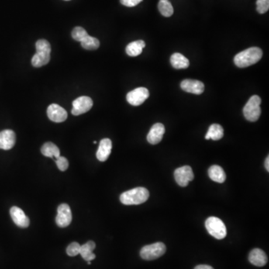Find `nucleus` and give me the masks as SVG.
Instances as JSON below:
<instances>
[{"label": "nucleus", "instance_id": "1", "mask_svg": "<svg viewBox=\"0 0 269 269\" xmlns=\"http://www.w3.org/2000/svg\"><path fill=\"white\" fill-rule=\"evenodd\" d=\"M263 51L259 47H250L238 53L234 57V63L238 67L245 68L260 62Z\"/></svg>", "mask_w": 269, "mask_h": 269}, {"label": "nucleus", "instance_id": "2", "mask_svg": "<svg viewBox=\"0 0 269 269\" xmlns=\"http://www.w3.org/2000/svg\"><path fill=\"white\" fill-rule=\"evenodd\" d=\"M150 193L144 187H138L125 191L120 197V201L124 205H139L148 200Z\"/></svg>", "mask_w": 269, "mask_h": 269}, {"label": "nucleus", "instance_id": "3", "mask_svg": "<svg viewBox=\"0 0 269 269\" xmlns=\"http://www.w3.org/2000/svg\"><path fill=\"white\" fill-rule=\"evenodd\" d=\"M261 98L259 96L253 95L248 101L243 108V114L246 120L250 122H255L261 115Z\"/></svg>", "mask_w": 269, "mask_h": 269}, {"label": "nucleus", "instance_id": "4", "mask_svg": "<svg viewBox=\"0 0 269 269\" xmlns=\"http://www.w3.org/2000/svg\"><path fill=\"white\" fill-rule=\"evenodd\" d=\"M205 226L209 234L215 239H223L226 237V226L220 218L209 217L206 221Z\"/></svg>", "mask_w": 269, "mask_h": 269}, {"label": "nucleus", "instance_id": "5", "mask_svg": "<svg viewBox=\"0 0 269 269\" xmlns=\"http://www.w3.org/2000/svg\"><path fill=\"white\" fill-rule=\"evenodd\" d=\"M166 251V247L163 242L149 245L142 248L140 251V256L143 260H154L160 258Z\"/></svg>", "mask_w": 269, "mask_h": 269}, {"label": "nucleus", "instance_id": "6", "mask_svg": "<svg viewBox=\"0 0 269 269\" xmlns=\"http://www.w3.org/2000/svg\"><path fill=\"white\" fill-rule=\"evenodd\" d=\"M149 96H150V93H149L148 90L146 88L141 87V88H136L128 93L126 95V101L133 106H139L145 103V101L148 98Z\"/></svg>", "mask_w": 269, "mask_h": 269}, {"label": "nucleus", "instance_id": "7", "mask_svg": "<svg viewBox=\"0 0 269 269\" xmlns=\"http://www.w3.org/2000/svg\"><path fill=\"white\" fill-rule=\"evenodd\" d=\"M93 106V101L91 97L87 96H83L76 99L73 102V108L71 110V113L73 115L78 116L86 113Z\"/></svg>", "mask_w": 269, "mask_h": 269}, {"label": "nucleus", "instance_id": "8", "mask_svg": "<svg viewBox=\"0 0 269 269\" xmlns=\"http://www.w3.org/2000/svg\"><path fill=\"white\" fill-rule=\"evenodd\" d=\"M194 173L190 166H183L176 169L174 178L180 186L186 187L190 182L194 180Z\"/></svg>", "mask_w": 269, "mask_h": 269}, {"label": "nucleus", "instance_id": "9", "mask_svg": "<svg viewBox=\"0 0 269 269\" xmlns=\"http://www.w3.org/2000/svg\"><path fill=\"white\" fill-rule=\"evenodd\" d=\"M72 222V212L70 207L67 204H61L58 207L57 216L56 222L59 228H66Z\"/></svg>", "mask_w": 269, "mask_h": 269}, {"label": "nucleus", "instance_id": "10", "mask_svg": "<svg viewBox=\"0 0 269 269\" xmlns=\"http://www.w3.org/2000/svg\"><path fill=\"white\" fill-rule=\"evenodd\" d=\"M47 116L53 122L62 123L67 118V112L58 104H51L47 108Z\"/></svg>", "mask_w": 269, "mask_h": 269}, {"label": "nucleus", "instance_id": "11", "mask_svg": "<svg viewBox=\"0 0 269 269\" xmlns=\"http://www.w3.org/2000/svg\"><path fill=\"white\" fill-rule=\"evenodd\" d=\"M180 87L186 92L197 95L203 94L205 90V86L202 82L194 80H183L180 84Z\"/></svg>", "mask_w": 269, "mask_h": 269}, {"label": "nucleus", "instance_id": "12", "mask_svg": "<svg viewBox=\"0 0 269 269\" xmlns=\"http://www.w3.org/2000/svg\"><path fill=\"white\" fill-rule=\"evenodd\" d=\"M16 142V135L14 131L11 129L0 132V149L8 150L13 148Z\"/></svg>", "mask_w": 269, "mask_h": 269}, {"label": "nucleus", "instance_id": "13", "mask_svg": "<svg viewBox=\"0 0 269 269\" xmlns=\"http://www.w3.org/2000/svg\"><path fill=\"white\" fill-rule=\"evenodd\" d=\"M165 132H166V128L163 124H155L146 136V139L151 145H157L163 140Z\"/></svg>", "mask_w": 269, "mask_h": 269}, {"label": "nucleus", "instance_id": "14", "mask_svg": "<svg viewBox=\"0 0 269 269\" xmlns=\"http://www.w3.org/2000/svg\"><path fill=\"white\" fill-rule=\"evenodd\" d=\"M10 214L15 225H18L20 228H26L29 226L30 222L29 218L19 207H11Z\"/></svg>", "mask_w": 269, "mask_h": 269}, {"label": "nucleus", "instance_id": "15", "mask_svg": "<svg viewBox=\"0 0 269 269\" xmlns=\"http://www.w3.org/2000/svg\"><path fill=\"white\" fill-rule=\"evenodd\" d=\"M112 143L109 139H103L100 142L99 147L97 151V160L105 162L109 157L112 152Z\"/></svg>", "mask_w": 269, "mask_h": 269}, {"label": "nucleus", "instance_id": "16", "mask_svg": "<svg viewBox=\"0 0 269 269\" xmlns=\"http://www.w3.org/2000/svg\"><path fill=\"white\" fill-rule=\"evenodd\" d=\"M249 261L253 266L263 267L268 263L267 255L261 249L255 248L250 251L248 257Z\"/></svg>", "mask_w": 269, "mask_h": 269}, {"label": "nucleus", "instance_id": "17", "mask_svg": "<svg viewBox=\"0 0 269 269\" xmlns=\"http://www.w3.org/2000/svg\"><path fill=\"white\" fill-rule=\"evenodd\" d=\"M170 62L172 67L177 70L186 69L189 67V61L181 53H174L172 56H170Z\"/></svg>", "mask_w": 269, "mask_h": 269}, {"label": "nucleus", "instance_id": "18", "mask_svg": "<svg viewBox=\"0 0 269 269\" xmlns=\"http://www.w3.org/2000/svg\"><path fill=\"white\" fill-rule=\"evenodd\" d=\"M96 248V244L93 241H89L80 248V254L85 261H92L95 259L96 255L93 253Z\"/></svg>", "mask_w": 269, "mask_h": 269}, {"label": "nucleus", "instance_id": "19", "mask_svg": "<svg viewBox=\"0 0 269 269\" xmlns=\"http://www.w3.org/2000/svg\"><path fill=\"white\" fill-rule=\"evenodd\" d=\"M145 46H146V43L142 40L131 42L126 46V54L131 56V57H136V56L142 54L143 49Z\"/></svg>", "mask_w": 269, "mask_h": 269}, {"label": "nucleus", "instance_id": "20", "mask_svg": "<svg viewBox=\"0 0 269 269\" xmlns=\"http://www.w3.org/2000/svg\"><path fill=\"white\" fill-rule=\"evenodd\" d=\"M50 53L46 52L36 51L32 59V64L35 67H41L50 62Z\"/></svg>", "mask_w": 269, "mask_h": 269}, {"label": "nucleus", "instance_id": "21", "mask_svg": "<svg viewBox=\"0 0 269 269\" xmlns=\"http://www.w3.org/2000/svg\"><path fill=\"white\" fill-rule=\"evenodd\" d=\"M209 178L218 183H223L226 180V174L222 167L218 166H211L208 170Z\"/></svg>", "mask_w": 269, "mask_h": 269}, {"label": "nucleus", "instance_id": "22", "mask_svg": "<svg viewBox=\"0 0 269 269\" xmlns=\"http://www.w3.org/2000/svg\"><path fill=\"white\" fill-rule=\"evenodd\" d=\"M224 136V129L221 125L212 124L209 126V130L206 135L207 140L212 139L213 141H218L222 139Z\"/></svg>", "mask_w": 269, "mask_h": 269}, {"label": "nucleus", "instance_id": "23", "mask_svg": "<svg viewBox=\"0 0 269 269\" xmlns=\"http://www.w3.org/2000/svg\"><path fill=\"white\" fill-rule=\"evenodd\" d=\"M42 154L46 157L58 158L60 156V150L55 144L46 142L41 147Z\"/></svg>", "mask_w": 269, "mask_h": 269}, {"label": "nucleus", "instance_id": "24", "mask_svg": "<svg viewBox=\"0 0 269 269\" xmlns=\"http://www.w3.org/2000/svg\"><path fill=\"white\" fill-rule=\"evenodd\" d=\"M80 43L84 50H97L100 46L99 40L94 37L90 36V35L85 37Z\"/></svg>", "mask_w": 269, "mask_h": 269}, {"label": "nucleus", "instance_id": "25", "mask_svg": "<svg viewBox=\"0 0 269 269\" xmlns=\"http://www.w3.org/2000/svg\"><path fill=\"white\" fill-rule=\"evenodd\" d=\"M158 8L161 15L166 18H170L174 14V8L169 1H160Z\"/></svg>", "mask_w": 269, "mask_h": 269}, {"label": "nucleus", "instance_id": "26", "mask_svg": "<svg viewBox=\"0 0 269 269\" xmlns=\"http://www.w3.org/2000/svg\"><path fill=\"white\" fill-rule=\"evenodd\" d=\"M72 38L77 41L81 42L85 37L88 36V32H86L85 29H83V27L80 26H77V27L74 28L72 31Z\"/></svg>", "mask_w": 269, "mask_h": 269}, {"label": "nucleus", "instance_id": "27", "mask_svg": "<svg viewBox=\"0 0 269 269\" xmlns=\"http://www.w3.org/2000/svg\"><path fill=\"white\" fill-rule=\"evenodd\" d=\"M35 46H36V51L51 53V46H50V43L46 40L41 39V40L38 41L35 43Z\"/></svg>", "mask_w": 269, "mask_h": 269}, {"label": "nucleus", "instance_id": "28", "mask_svg": "<svg viewBox=\"0 0 269 269\" xmlns=\"http://www.w3.org/2000/svg\"><path fill=\"white\" fill-rule=\"evenodd\" d=\"M80 248H81V246L80 244L77 242H72L67 246V250H66L67 254L70 256H75L80 254Z\"/></svg>", "mask_w": 269, "mask_h": 269}, {"label": "nucleus", "instance_id": "29", "mask_svg": "<svg viewBox=\"0 0 269 269\" xmlns=\"http://www.w3.org/2000/svg\"><path fill=\"white\" fill-rule=\"evenodd\" d=\"M269 9V0H257L256 1V10L258 13L265 14Z\"/></svg>", "mask_w": 269, "mask_h": 269}, {"label": "nucleus", "instance_id": "30", "mask_svg": "<svg viewBox=\"0 0 269 269\" xmlns=\"http://www.w3.org/2000/svg\"><path fill=\"white\" fill-rule=\"evenodd\" d=\"M56 163L57 165L59 170L62 171H64L68 168L69 163L68 160L64 156H59L56 159Z\"/></svg>", "mask_w": 269, "mask_h": 269}, {"label": "nucleus", "instance_id": "31", "mask_svg": "<svg viewBox=\"0 0 269 269\" xmlns=\"http://www.w3.org/2000/svg\"><path fill=\"white\" fill-rule=\"evenodd\" d=\"M143 0H121V3L126 7H135Z\"/></svg>", "mask_w": 269, "mask_h": 269}, {"label": "nucleus", "instance_id": "32", "mask_svg": "<svg viewBox=\"0 0 269 269\" xmlns=\"http://www.w3.org/2000/svg\"><path fill=\"white\" fill-rule=\"evenodd\" d=\"M194 269H214L212 266H208V265H199L194 268Z\"/></svg>", "mask_w": 269, "mask_h": 269}, {"label": "nucleus", "instance_id": "33", "mask_svg": "<svg viewBox=\"0 0 269 269\" xmlns=\"http://www.w3.org/2000/svg\"><path fill=\"white\" fill-rule=\"evenodd\" d=\"M265 167H266V170L267 171H269V157L268 156L266 158V162H265Z\"/></svg>", "mask_w": 269, "mask_h": 269}, {"label": "nucleus", "instance_id": "34", "mask_svg": "<svg viewBox=\"0 0 269 269\" xmlns=\"http://www.w3.org/2000/svg\"><path fill=\"white\" fill-rule=\"evenodd\" d=\"M160 1H169V0H160Z\"/></svg>", "mask_w": 269, "mask_h": 269}, {"label": "nucleus", "instance_id": "35", "mask_svg": "<svg viewBox=\"0 0 269 269\" xmlns=\"http://www.w3.org/2000/svg\"><path fill=\"white\" fill-rule=\"evenodd\" d=\"M66 1H69V0H66Z\"/></svg>", "mask_w": 269, "mask_h": 269}]
</instances>
